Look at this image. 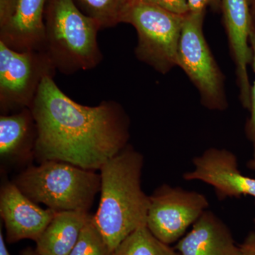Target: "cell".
<instances>
[{"instance_id":"6da1fadb","label":"cell","mask_w":255,"mask_h":255,"mask_svg":"<svg viewBox=\"0 0 255 255\" xmlns=\"http://www.w3.org/2000/svg\"><path fill=\"white\" fill-rule=\"evenodd\" d=\"M54 77L43 79L31 110L36 122L35 157L100 170L128 144L130 119L122 106L104 101L90 107L72 100Z\"/></svg>"},{"instance_id":"7a4b0ae2","label":"cell","mask_w":255,"mask_h":255,"mask_svg":"<svg viewBox=\"0 0 255 255\" xmlns=\"http://www.w3.org/2000/svg\"><path fill=\"white\" fill-rule=\"evenodd\" d=\"M143 156L128 145L100 169L101 197L94 219L112 251L146 225L150 196L141 187Z\"/></svg>"},{"instance_id":"3957f363","label":"cell","mask_w":255,"mask_h":255,"mask_svg":"<svg viewBox=\"0 0 255 255\" xmlns=\"http://www.w3.org/2000/svg\"><path fill=\"white\" fill-rule=\"evenodd\" d=\"M44 22L43 51L56 71L72 75L92 70L102 62L97 42L101 26L73 0H47Z\"/></svg>"},{"instance_id":"277c9868","label":"cell","mask_w":255,"mask_h":255,"mask_svg":"<svg viewBox=\"0 0 255 255\" xmlns=\"http://www.w3.org/2000/svg\"><path fill=\"white\" fill-rule=\"evenodd\" d=\"M14 183L33 202L57 212H89L101 189L100 174L61 161L29 166Z\"/></svg>"},{"instance_id":"5b68a950","label":"cell","mask_w":255,"mask_h":255,"mask_svg":"<svg viewBox=\"0 0 255 255\" xmlns=\"http://www.w3.org/2000/svg\"><path fill=\"white\" fill-rule=\"evenodd\" d=\"M185 16L141 0H134L124 23L131 24L136 30L135 54L137 59L162 75L177 67L178 48Z\"/></svg>"},{"instance_id":"8992f818","label":"cell","mask_w":255,"mask_h":255,"mask_svg":"<svg viewBox=\"0 0 255 255\" xmlns=\"http://www.w3.org/2000/svg\"><path fill=\"white\" fill-rule=\"evenodd\" d=\"M204 16L205 13L189 12L184 17L177 66L197 89L201 105L209 110L224 111L228 107L226 78L204 36Z\"/></svg>"},{"instance_id":"52a82bcc","label":"cell","mask_w":255,"mask_h":255,"mask_svg":"<svg viewBox=\"0 0 255 255\" xmlns=\"http://www.w3.org/2000/svg\"><path fill=\"white\" fill-rule=\"evenodd\" d=\"M56 70L43 50L16 51L0 41V110L31 108L43 79Z\"/></svg>"},{"instance_id":"ba28073f","label":"cell","mask_w":255,"mask_h":255,"mask_svg":"<svg viewBox=\"0 0 255 255\" xmlns=\"http://www.w3.org/2000/svg\"><path fill=\"white\" fill-rule=\"evenodd\" d=\"M209 206L201 193L163 184L150 196L146 226L159 241L170 246L185 235Z\"/></svg>"},{"instance_id":"9c48e42d","label":"cell","mask_w":255,"mask_h":255,"mask_svg":"<svg viewBox=\"0 0 255 255\" xmlns=\"http://www.w3.org/2000/svg\"><path fill=\"white\" fill-rule=\"evenodd\" d=\"M193 167L183 175L185 180L209 184L219 200L250 196L255 204V178L241 173L238 157L231 151L211 147L193 159Z\"/></svg>"},{"instance_id":"30bf717a","label":"cell","mask_w":255,"mask_h":255,"mask_svg":"<svg viewBox=\"0 0 255 255\" xmlns=\"http://www.w3.org/2000/svg\"><path fill=\"white\" fill-rule=\"evenodd\" d=\"M223 23L235 67L239 98L243 108L251 107V84L248 66L253 51L250 43L252 20L250 0H221Z\"/></svg>"},{"instance_id":"8fae6325","label":"cell","mask_w":255,"mask_h":255,"mask_svg":"<svg viewBox=\"0 0 255 255\" xmlns=\"http://www.w3.org/2000/svg\"><path fill=\"white\" fill-rule=\"evenodd\" d=\"M56 214L57 211L48 208L42 209L14 182H6L1 186L0 215L8 243L25 239L36 242Z\"/></svg>"},{"instance_id":"7c38bea8","label":"cell","mask_w":255,"mask_h":255,"mask_svg":"<svg viewBox=\"0 0 255 255\" xmlns=\"http://www.w3.org/2000/svg\"><path fill=\"white\" fill-rule=\"evenodd\" d=\"M47 0H16L12 14L0 25V41L16 51L43 50Z\"/></svg>"},{"instance_id":"4fadbf2b","label":"cell","mask_w":255,"mask_h":255,"mask_svg":"<svg viewBox=\"0 0 255 255\" xmlns=\"http://www.w3.org/2000/svg\"><path fill=\"white\" fill-rule=\"evenodd\" d=\"M175 249L180 255H242L231 230L208 209L177 242Z\"/></svg>"},{"instance_id":"5bb4252c","label":"cell","mask_w":255,"mask_h":255,"mask_svg":"<svg viewBox=\"0 0 255 255\" xmlns=\"http://www.w3.org/2000/svg\"><path fill=\"white\" fill-rule=\"evenodd\" d=\"M36 122L31 109L0 117V156L4 161L21 162L35 157Z\"/></svg>"},{"instance_id":"9a60e30c","label":"cell","mask_w":255,"mask_h":255,"mask_svg":"<svg viewBox=\"0 0 255 255\" xmlns=\"http://www.w3.org/2000/svg\"><path fill=\"white\" fill-rule=\"evenodd\" d=\"M91 215L83 211H60L36 241L41 255H69Z\"/></svg>"},{"instance_id":"2e32d148","label":"cell","mask_w":255,"mask_h":255,"mask_svg":"<svg viewBox=\"0 0 255 255\" xmlns=\"http://www.w3.org/2000/svg\"><path fill=\"white\" fill-rule=\"evenodd\" d=\"M114 255H180L175 248L155 237L146 225L130 233L114 251Z\"/></svg>"},{"instance_id":"e0dca14e","label":"cell","mask_w":255,"mask_h":255,"mask_svg":"<svg viewBox=\"0 0 255 255\" xmlns=\"http://www.w3.org/2000/svg\"><path fill=\"white\" fill-rule=\"evenodd\" d=\"M79 9L93 18L101 28L124 23V17L134 0H73Z\"/></svg>"},{"instance_id":"ac0fdd59","label":"cell","mask_w":255,"mask_h":255,"mask_svg":"<svg viewBox=\"0 0 255 255\" xmlns=\"http://www.w3.org/2000/svg\"><path fill=\"white\" fill-rule=\"evenodd\" d=\"M69 255H114L91 215Z\"/></svg>"},{"instance_id":"d6986e66","label":"cell","mask_w":255,"mask_h":255,"mask_svg":"<svg viewBox=\"0 0 255 255\" xmlns=\"http://www.w3.org/2000/svg\"><path fill=\"white\" fill-rule=\"evenodd\" d=\"M250 43L253 51V60L251 65H253V71L255 74V80L253 85H251V107H250V117L247 121L246 125V133L248 140L251 141L255 151V31H252L250 37Z\"/></svg>"},{"instance_id":"ffe728a7","label":"cell","mask_w":255,"mask_h":255,"mask_svg":"<svg viewBox=\"0 0 255 255\" xmlns=\"http://www.w3.org/2000/svg\"><path fill=\"white\" fill-rule=\"evenodd\" d=\"M149 4L155 5L174 13V14L185 16L189 12L187 0H141Z\"/></svg>"},{"instance_id":"44dd1931","label":"cell","mask_w":255,"mask_h":255,"mask_svg":"<svg viewBox=\"0 0 255 255\" xmlns=\"http://www.w3.org/2000/svg\"><path fill=\"white\" fill-rule=\"evenodd\" d=\"M189 12L205 13L207 8L214 11L221 10V0H187Z\"/></svg>"},{"instance_id":"7402d4cb","label":"cell","mask_w":255,"mask_h":255,"mask_svg":"<svg viewBox=\"0 0 255 255\" xmlns=\"http://www.w3.org/2000/svg\"><path fill=\"white\" fill-rule=\"evenodd\" d=\"M242 255H255V231L248 235L241 246Z\"/></svg>"},{"instance_id":"603a6c76","label":"cell","mask_w":255,"mask_h":255,"mask_svg":"<svg viewBox=\"0 0 255 255\" xmlns=\"http://www.w3.org/2000/svg\"><path fill=\"white\" fill-rule=\"evenodd\" d=\"M0 255H11L9 252L8 251L7 248H6V244H5V240L1 226L0 228Z\"/></svg>"},{"instance_id":"cb8c5ba5","label":"cell","mask_w":255,"mask_h":255,"mask_svg":"<svg viewBox=\"0 0 255 255\" xmlns=\"http://www.w3.org/2000/svg\"><path fill=\"white\" fill-rule=\"evenodd\" d=\"M252 20V31H255V0H250Z\"/></svg>"},{"instance_id":"d4e9b609","label":"cell","mask_w":255,"mask_h":255,"mask_svg":"<svg viewBox=\"0 0 255 255\" xmlns=\"http://www.w3.org/2000/svg\"><path fill=\"white\" fill-rule=\"evenodd\" d=\"M20 255H41L39 253H37L36 250L33 249V248H27L23 249V251L20 253Z\"/></svg>"},{"instance_id":"484cf974","label":"cell","mask_w":255,"mask_h":255,"mask_svg":"<svg viewBox=\"0 0 255 255\" xmlns=\"http://www.w3.org/2000/svg\"><path fill=\"white\" fill-rule=\"evenodd\" d=\"M248 167L253 169V170H255V151H254V155H253V158L248 162Z\"/></svg>"},{"instance_id":"4316f807","label":"cell","mask_w":255,"mask_h":255,"mask_svg":"<svg viewBox=\"0 0 255 255\" xmlns=\"http://www.w3.org/2000/svg\"><path fill=\"white\" fill-rule=\"evenodd\" d=\"M254 223H255V219L254 220Z\"/></svg>"}]
</instances>
